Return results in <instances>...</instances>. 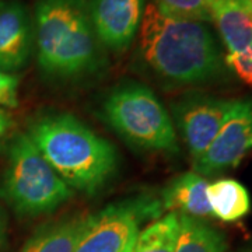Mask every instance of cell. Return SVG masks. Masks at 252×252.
<instances>
[{"label":"cell","instance_id":"cell-12","mask_svg":"<svg viewBox=\"0 0 252 252\" xmlns=\"http://www.w3.org/2000/svg\"><path fill=\"white\" fill-rule=\"evenodd\" d=\"M212 21L230 54L252 45V0H213Z\"/></svg>","mask_w":252,"mask_h":252},{"label":"cell","instance_id":"cell-23","mask_svg":"<svg viewBox=\"0 0 252 252\" xmlns=\"http://www.w3.org/2000/svg\"><path fill=\"white\" fill-rule=\"evenodd\" d=\"M247 252H252V247H251V248H250V250H248V251H247Z\"/></svg>","mask_w":252,"mask_h":252},{"label":"cell","instance_id":"cell-5","mask_svg":"<svg viewBox=\"0 0 252 252\" xmlns=\"http://www.w3.org/2000/svg\"><path fill=\"white\" fill-rule=\"evenodd\" d=\"M0 198L21 217L46 216L73 198V189L55 171L27 133L11 140L0 177Z\"/></svg>","mask_w":252,"mask_h":252},{"label":"cell","instance_id":"cell-8","mask_svg":"<svg viewBox=\"0 0 252 252\" xmlns=\"http://www.w3.org/2000/svg\"><path fill=\"white\" fill-rule=\"evenodd\" d=\"M252 150V98L235 99L228 117L192 170L202 177L233 170Z\"/></svg>","mask_w":252,"mask_h":252},{"label":"cell","instance_id":"cell-21","mask_svg":"<svg viewBox=\"0 0 252 252\" xmlns=\"http://www.w3.org/2000/svg\"><path fill=\"white\" fill-rule=\"evenodd\" d=\"M10 127V118L9 115L0 108V137L3 135H6V132L9 130Z\"/></svg>","mask_w":252,"mask_h":252},{"label":"cell","instance_id":"cell-4","mask_svg":"<svg viewBox=\"0 0 252 252\" xmlns=\"http://www.w3.org/2000/svg\"><path fill=\"white\" fill-rule=\"evenodd\" d=\"M99 117L126 143L157 154L180 153L171 115L149 86L122 80L112 86L99 104Z\"/></svg>","mask_w":252,"mask_h":252},{"label":"cell","instance_id":"cell-13","mask_svg":"<svg viewBox=\"0 0 252 252\" xmlns=\"http://www.w3.org/2000/svg\"><path fill=\"white\" fill-rule=\"evenodd\" d=\"M87 221L89 216L77 215L39 225L23 245L21 252H74Z\"/></svg>","mask_w":252,"mask_h":252},{"label":"cell","instance_id":"cell-9","mask_svg":"<svg viewBox=\"0 0 252 252\" xmlns=\"http://www.w3.org/2000/svg\"><path fill=\"white\" fill-rule=\"evenodd\" d=\"M94 31L104 49L125 52L140 30L146 0H91L89 3Z\"/></svg>","mask_w":252,"mask_h":252},{"label":"cell","instance_id":"cell-17","mask_svg":"<svg viewBox=\"0 0 252 252\" xmlns=\"http://www.w3.org/2000/svg\"><path fill=\"white\" fill-rule=\"evenodd\" d=\"M213 0H153L152 3L167 16L190 21H212Z\"/></svg>","mask_w":252,"mask_h":252},{"label":"cell","instance_id":"cell-14","mask_svg":"<svg viewBox=\"0 0 252 252\" xmlns=\"http://www.w3.org/2000/svg\"><path fill=\"white\" fill-rule=\"evenodd\" d=\"M207 200L213 216L231 223L251 212V198L247 188L231 178L215 181L207 185Z\"/></svg>","mask_w":252,"mask_h":252},{"label":"cell","instance_id":"cell-2","mask_svg":"<svg viewBox=\"0 0 252 252\" xmlns=\"http://www.w3.org/2000/svg\"><path fill=\"white\" fill-rule=\"evenodd\" d=\"M32 30L36 62L46 80L70 84L102 70L104 46L87 0H38Z\"/></svg>","mask_w":252,"mask_h":252},{"label":"cell","instance_id":"cell-3","mask_svg":"<svg viewBox=\"0 0 252 252\" xmlns=\"http://www.w3.org/2000/svg\"><path fill=\"white\" fill-rule=\"evenodd\" d=\"M27 135L70 187L95 196L119 170L115 146L69 112H46L28 125Z\"/></svg>","mask_w":252,"mask_h":252},{"label":"cell","instance_id":"cell-10","mask_svg":"<svg viewBox=\"0 0 252 252\" xmlns=\"http://www.w3.org/2000/svg\"><path fill=\"white\" fill-rule=\"evenodd\" d=\"M34 46L32 18L20 0H0V72L13 73L28 64Z\"/></svg>","mask_w":252,"mask_h":252},{"label":"cell","instance_id":"cell-16","mask_svg":"<svg viewBox=\"0 0 252 252\" xmlns=\"http://www.w3.org/2000/svg\"><path fill=\"white\" fill-rule=\"evenodd\" d=\"M180 233V216L167 213L137 233L132 252H174Z\"/></svg>","mask_w":252,"mask_h":252},{"label":"cell","instance_id":"cell-19","mask_svg":"<svg viewBox=\"0 0 252 252\" xmlns=\"http://www.w3.org/2000/svg\"><path fill=\"white\" fill-rule=\"evenodd\" d=\"M0 105L14 108L18 105V77L0 72Z\"/></svg>","mask_w":252,"mask_h":252},{"label":"cell","instance_id":"cell-6","mask_svg":"<svg viewBox=\"0 0 252 252\" xmlns=\"http://www.w3.org/2000/svg\"><path fill=\"white\" fill-rule=\"evenodd\" d=\"M162 209L158 199L136 196L114 202L89 216L86 230L74 252H124L139 233L146 219H158Z\"/></svg>","mask_w":252,"mask_h":252},{"label":"cell","instance_id":"cell-11","mask_svg":"<svg viewBox=\"0 0 252 252\" xmlns=\"http://www.w3.org/2000/svg\"><path fill=\"white\" fill-rule=\"evenodd\" d=\"M207 181L196 172H184L172 178L160 192L162 212L206 220L213 217L207 200Z\"/></svg>","mask_w":252,"mask_h":252},{"label":"cell","instance_id":"cell-7","mask_svg":"<svg viewBox=\"0 0 252 252\" xmlns=\"http://www.w3.org/2000/svg\"><path fill=\"white\" fill-rule=\"evenodd\" d=\"M235 99L189 93L171 104V119L189 156L196 161L213 142Z\"/></svg>","mask_w":252,"mask_h":252},{"label":"cell","instance_id":"cell-1","mask_svg":"<svg viewBox=\"0 0 252 252\" xmlns=\"http://www.w3.org/2000/svg\"><path fill=\"white\" fill-rule=\"evenodd\" d=\"M139 56L147 70L171 89L206 84L224 72L221 51L205 23L167 16L154 3L144 9Z\"/></svg>","mask_w":252,"mask_h":252},{"label":"cell","instance_id":"cell-20","mask_svg":"<svg viewBox=\"0 0 252 252\" xmlns=\"http://www.w3.org/2000/svg\"><path fill=\"white\" fill-rule=\"evenodd\" d=\"M7 238V217L4 215V210L0 207V247L6 244Z\"/></svg>","mask_w":252,"mask_h":252},{"label":"cell","instance_id":"cell-15","mask_svg":"<svg viewBox=\"0 0 252 252\" xmlns=\"http://www.w3.org/2000/svg\"><path fill=\"white\" fill-rule=\"evenodd\" d=\"M180 216V233L174 252H225L228 248L225 235L206 220Z\"/></svg>","mask_w":252,"mask_h":252},{"label":"cell","instance_id":"cell-22","mask_svg":"<svg viewBox=\"0 0 252 252\" xmlns=\"http://www.w3.org/2000/svg\"><path fill=\"white\" fill-rule=\"evenodd\" d=\"M136 237H137V235H136ZM136 240V238H135ZM135 240H133V241H132V243L129 244V245H127V247H126L125 248V251L124 252H132V248H133V244H135Z\"/></svg>","mask_w":252,"mask_h":252},{"label":"cell","instance_id":"cell-18","mask_svg":"<svg viewBox=\"0 0 252 252\" xmlns=\"http://www.w3.org/2000/svg\"><path fill=\"white\" fill-rule=\"evenodd\" d=\"M225 64L247 84L252 86V46L225 56Z\"/></svg>","mask_w":252,"mask_h":252}]
</instances>
